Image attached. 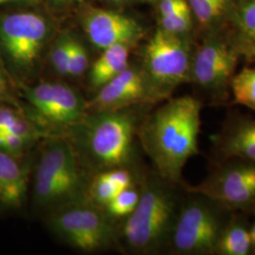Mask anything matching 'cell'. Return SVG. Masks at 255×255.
<instances>
[{"label": "cell", "mask_w": 255, "mask_h": 255, "mask_svg": "<svg viewBox=\"0 0 255 255\" xmlns=\"http://www.w3.org/2000/svg\"><path fill=\"white\" fill-rule=\"evenodd\" d=\"M88 66V55L84 46L79 42L70 39L69 58H68V75L81 76Z\"/></svg>", "instance_id": "d4e9b609"}, {"label": "cell", "mask_w": 255, "mask_h": 255, "mask_svg": "<svg viewBox=\"0 0 255 255\" xmlns=\"http://www.w3.org/2000/svg\"><path fill=\"white\" fill-rule=\"evenodd\" d=\"M229 107L242 105L255 111V68L245 67L235 74L231 82Z\"/></svg>", "instance_id": "7402d4cb"}, {"label": "cell", "mask_w": 255, "mask_h": 255, "mask_svg": "<svg viewBox=\"0 0 255 255\" xmlns=\"http://www.w3.org/2000/svg\"><path fill=\"white\" fill-rule=\"evenodd\" d=\"M0 102H8L15 104L9 94V83L0 58Z\"/></svg>", "instance_id": "83f0119b"}, {"label": "cell", "mask_w": 255, "mask_h": 255, "mask_svg": "<svg viewBox=\"0 0 255 255\" xmlns=\"http://www.w3.org/2000/svg\"><path fill=\"white\" fill-rule=\"evenodd\" d=\"M46 20L33 12H17L0 21V44L10 62L21 70L31 69L46 44Z\"/></svg>", "instance_id": "8fae6325"}, {"label": "cell", "mask_w": 255, "mask_h": 255, "mask_svg": "<svg viewBox=\"0 0 255 255\" xmlns=\"http://www.w3.org/2000/svg\"><path fill=\"white\" fill-rule=\"evenodd\" d=\"M251 233H252V239H253V248H254V255H255V216L254 221L252 222L251 226Z\"/></svg>", "instance_id": "f1b7e54d"}, {"label": "cell", "mask_w": 255, "mask_h": 255, "mask_svg": "<svg viewBox=\"0 0 255 255\" xmlns=\"http://www.w3.org/2000/svg\"><path fill=\"white\" fill-rule=\"evenodd\" d=\"M157 103L141 68L128 66L118 76L102 85L91 101L88 113L129 108Z\"/></svg>", "instance_id": "7c38bea8"}, {"label": "cell", "mask_w": 255, "mask_h": 255, "mask_svg": "<svg viewBox=\"0 0 255 255\" xmlns=\"http://www.w3.org/2000/svg\"><path fill=\"white\" fill-rule=\"evenodd\" d=\"M234 211L209 197L187 189L165 254L214 255Z\"/></svg>", "instance_id": "5b68a950"}, {"label": "cell", "mask_w": 255, "mask_h": 255, "mask_svg": "<svg viewBox=\"0 0 255 255\" xmlns=\"http://www.w3.org/2000/svg\"><path fill=\"white\" fill-rule=\"evenodd\" d=\"M150 106L88 113L69 128L65 137L83 168L95 174L117 167L133 168L138 128Z\"/></svg>", "instance_id": "7a4b0ae2"}, {"label": "cell", "mask_w": 255, "mask_h": 255, "mask_svg": "<svg viewBox=\"0 0 255 255\" xmlns=\"http://www.w3.org/2000/svg\"><path fill=\"white\" fill-rule=\"evenodd\" d=\"M84 168L70 141L64 135L46 137L33 180L36 206L51 212L86 198Z\"/></svg>", "instance_id": "277c9868"}, {"label": "cell", "mask_w": 255, "mask_h": 255, "mask_svg": "<svg viewBox=\"0 0 255 255\" xmlns=\"http://www.w3.org/2000/svg\"><path fill=\"white\" fill-rule=\"evenodd\" d=\"M84 29L92 44L105 49L116 45H135L144 30L134 19L112 10H93L84 20Z\"/></svg>", "instance_id": "5bb4252c"}, {"label": "cell", "mask_w": 255, "mask_h": 255, "mask_svg": "<svg viewBox=\"0 0 255 255\" xmlns=\"http://www.w3.org/2000/svg\"><path fill=\"white\" fill-rule=\"evenodd\" d=\"M0 132H10L32 140L51 136L27 117L22 109L0 106Z\"/></svg>", "instance_id": "44dd1931"}, {"label": "cell", "mask_w": 255, "mask_h": 255, "mask_svg": "<svg viewBox=\"0 0 255 255\" xmlns=\"http://www.w3.org/2000/svg\"><path fill=\"white\" fill-rule=\"evenodd\" d=\"M9 1H12V0H0V4L6 3V2H9Z\"/></svg>", "instance_id": "4dcf8cb0"}, {"label": "cell", "mask_w": 255, "mask_h": 255, "mask_svg": "<svg viewBox=\"0 0 255 255\" xmlns=\"http://www.w3.org/2000/svg\"><path fill=\"white\" fill-rule=\"evenodd\" d=\"M251 216L235 212L223 230L214 255H253Z\"/></svg>", "instance_id": "ac0fdd59"}, {"label": "cell", "mask_w": 255, "mask_h": 255, "mask_svg": "<svg viewBox=\"0 0 255 255\" xmlns=\"http://www.w3.org/2000/svg\"><path fill=\"white\" fill-rule=\"evenodd\" d=\"M70 38L63 37L53 46L51 51V61L58 73L68 75V58H69Z\"/></svg>", "instance_id": "484cf974"}, {"label": "cell", "mask_w": 255, "mask_h": 255, "mask_svg": "<svg viewBox=\"0 0 255 255\" xmlns=\"http://www.w3.org/2000/svg\"><path fill=\"white\" fill-rule=\"evenodd\" d=\"M129 47L127 45H116L103 49V53L93 64L90 72V81L95 88L100 89L127 68Z\"/></svg>", "instance_id": "ffe728a7"}, {"label": "cell", "mask_w": 255, "mask_h": 255, "mask_svg": "<svg viewBox=\"0 0 255 255\" xmlns=\"http://www.w3.org/2000/svg\"><path fill=\"white\" fill-rule=\"evenodd\" d=\"M208 176L187 189L219 201L234 212L255 216V162L229 159L213 163Z\"/></svg>", "instance_id": "30bf717a"}, {"label": "cell", "mask_w": 255, "mask_h": 255, "mask_svg": "<svg viewBox=\"0 0 255 255\" xmlns=\"http://www.w3.org/2000/svg\"><path fill=\"white\" fill-rule=\"evenodd\" d=\"M104 208L88 199L74 201L49 212L48 228L64 243L86 254L117 243L118 230Z\"/></svg>", "instance_id": "ba28073f"}, {"label": "cell", "mask_w": 255, "mask_h": 255, "mask_svg": "<svg viewBox=\"0 0 255 255\" xmlns=\"http://www.w3.org/2000/svg\"><path fill=\"white\" fill-rule=\"evenodd\" d=\"M210 141L213 163L229 159L255 162V119L232 110Z\"/></svg>", "instance_id": "4fadbf2b"}, {"label": "cell", "mask_w": 255, "mask_h": 255, "mask_svg": "<svg viewBox=\"0 0 255 255\" xmlns=\"http://www.w3.org/2000/svg\"><path fill=\"white\" fill-rule=\"evenodd\" d=\"M134 211L119 228V244L130 255L165 254L187 183L170 182L157 172H144Z\"/></svg>", "instance_id": "3957f363"}, {"label": "cell", "mask_w": 255, "mask_h": 255, "mask_svg": "<svg viewBox=\"0 0 255 255\" xmlns=\"http://www.w3.org/2000/svg\"><path fill=\"white\" fill-rule=\"evenodd\" d=\"M140 196L141 189L138 183L119 193L104 209L112 219H126L136 208Z\"/></svg>", "instance_id": "603a6c76"}, {"label": "cell", "mask_w": 255, "mask_h": 255, "mask_svg": "<svg viewBox=\"0 0 255 255\" xmlns=\"http://www.w3.org/2000/svg\"><path fill=\"white\" fill-rule=\"evenodd\" d=\"M88 184L86 198L105 208L119 193L139 183L140 172L130 167H117L94 175Z\"/></svg>", "instance_id": "2e32d148"}, {"label": "cell", "mask_w": 255, "mask_h": 255, "mask_svg": "<svg viewBox=\"0 0 255 255\" xmlns=\"http://www.w3.org/2000/svg\"><path fill=\"white\" fill-rule=\"evenodd\" d=\"M193 37L156 29L142 50V72L157 102L166 101L174 90L191 82Z\"/></svg>", "instance_id": "52a82bcc"}, {"label": "cell", "mask_w": 255, "mask_h": 255, "mask_svg": "<svg viewBox=\"0 0 255 255\" xmlns=\"http://www.w3.org/2000/svg\"><path fill=\"white\" fill-rule=\"evenodd\" d=\"M36 141L10 132H0V151L19 157Z\"/></svg>", "instance_id": "cb8c5ba5"}, {"label": "cell", "mask_w": 255, "mask_h": 255, "mask_svg": "<svg viewBox=\"0 0 255 255\" xmlns=\"http://www.w3.org/2000/svg\"><path fill=\"white\" fill-rule=\"evenodd\" d=\"M158 7L160 17H166L188 8L189 5L186 0H158Z\"/></svg>", "instance_id": "4316f807"}, {"label": "cell", "mask_w": 255, "mask_h": 255, "mask_svg": "<svg viewBox=\"0 0 255 255\" xmlns=\"http://www.w3.org/2000/svg\"><path fill=\"white\" fill-rule=\"evenodd\" d=\"M201 101L195 96L167 99L163 105L147 112L137 138L150 159L154 171L164 179L185 183L182 171L192 157L200 154Z\"/></svg>", "instance_id": "6da1fadb"}, {"label": "cell", "mask_w": 255, "mask_h": 255, "mask_svg": "<svg viewBox=\"0 0 255 255\" xmlns=\"http://www.w3.org/2000/svg\"><path fill=\"white\" fill-rule=\"evenodd\" d=\"M115 1H123V0H115Z\"/></svg>", "instance_id": "1f68e13d"}, {"label": "cell", "mask_w": 255, "mask_h": 255, "mask_svg": "<svg viewBox=\"0 0 255 255\" xmlns=\"http://www.w3.org/2000/svg\"><path fill=\"white\" fill-rule=\"evenodd\" d=\"M28 106L24 111L29 119L50 135H63L88 114L81 95L59 82H41L24 86Z\"/></svg>", "instance_id": "9c48e42d"}, {"label": "cell", "mask_w": 255, "mask_h": 255, "mask_svg": "<svg viewBox=\"0 0 255 255\" xmlns=\"http://www.w3.org/2000/svg\"><path fill=\"white\" fill-rule=\"evenodd\" d=\"M59 1H62V2H77V3H80V2H82L83 0H59Z\"/></svg>", "instance_id": "f546056e"}, {"label": "cell", "mask_w": 255, "mask_h": 255, "mask_svg": "<svg viewBox=\"0 0 255 255\" xmlns=\"http://www.w3.org/2000/svg\"><path fill=\"white\" fill-rule=\"evenodd\" d=\"M241 55L226 28L201 34L195 45L192 60L191 82L203 105H230L231 82Z\"/></svg>", "instance_id": "8992f818"}, {"label": "cell", "mask_w": 255, "mask_h": 255, "mask_svg": "<svg viewBox=\"0 0 255 255\" xmlns=\"http://www.w3.org/2000/svg\"><path fill=\"white\" fill-rule=\"evenodd\" d=\"M201 34L225 28L235 0H186Z\"/></svg>", "instance_id": "d6986e66"}, {"label": "cell", "mask_w": 255, "mask_h": 255, "mask_svg": "<svg viewBox=\"0 0 255 255\" xmlns=\"http://www.w3.org/2000/svg\"><path fill=\"white\" fill-rule=\"evenodd\" d=\"M17 158L0 151V203L9 209L20 208L27 193V170Z\"/></svg>", "instance_id": "e0dca14e"}, {"label": "cell", "mask_w": 255, "mask_h": 255, "mask_svg": "<svg viewBox=\"0 0 255 255\" xmlns=\"http://www.w3.org/2000/svg\"><path fill=\"white\" fill-rule=\"evenodd\" d=\"M225 28L241 57L255 61V0H235Z\"/></svg>", "instance_id": "9a60e30c"}]
</instances>
